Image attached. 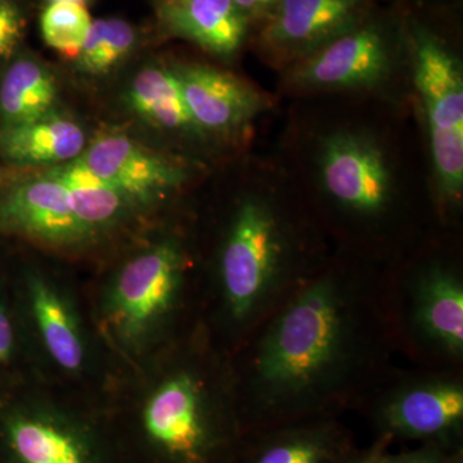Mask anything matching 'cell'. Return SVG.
Returning <instances> with one entry per match:
<instances>
[{
    "mask_svg": "<svg viewBox=\"0 0 463 463\" xmlns=\"http://www.w3.org/2000/svg\"><path fill=\"white\" fill-rule=\"evenodd\" d=\"M9 273L36 379L105 397L116 367L91 317L84 282L33 257Z\"/></svg>",
    "mask_w": 463,
    "mask_h": 463,
    "instance_id": "cell-5",
    "label": "cell"
},
{
    "mask_svg": "<svg viewBox=\"0 0 463 463\" xmlns=\"http://www.w3.org/2000/svg\"><path fill=\"white\" fill-rule=\"evenodd\" d=\"M279 201L249 194L231 207L213 251L200 254L203 323L233 354L331 258Z\"/></svg>",
    "mask_w": 463,
    "mask_h": 463,
    "instance_id": "cell-3",
    "label": "cell"
},
{
    "mask_svg": "<svg viewBox=\"0 0 463 463\" xmlns=\"http://www.w3.org/2000/svg\"><path fill=\"white\" fill-rule=\"evenodd\" d=\"M130 108L149 124L185 134H203L190 114L175 71L147 67L134 78L128 91Z\"/></svg>",
    "mask_w": 463,
    "mask_h": 463,
    "instance_id": "cell-19",
    "label": "cell"
},
{
    "mask_svg": "<svg viewBox=\"0 0 463 463\" xmlns=\"http://www.w3.org/2000/svg\"><path fill=\"white\" fill-rule=\"evenodd\" d=\"M0 463H141L105 397L39 379L0 383Z\"/></svg>",
    "mask_w": 463,
    "mask_h": 463,
    "instance_id": "cell-6",
    "label": "cell"
},
{
    "mask_svg": "<svg viewBox=\"0 0 463 463\" xmlns=\"http://www.w3.org/2000/svg\"><path fill=\"white\" fill-rule=\"evenodd\" d=\"M52 2H72V3H84L85 0H52Z\"/></svg>",
    "mask_w": 463,
    "mask_h": 463,
    "instance_id": "cell-28",
    "label": "cell"
},
{
    "mask_svg": "<svg viewBox=\"0 0 463 463\" xmlns=\"http://www.w3.org/2000/svg\"><path fill=\"white\" fill-rule=\"evenodd\" d=\"M392 443L394 440L392 438L380 435L374 438L370 447L364 449L358 448L345 463H385Z\"/></svg>",
    "mask_w": 463,
    "mask_h": 463,
    "instance_id": "cell-26",
    "label": "cell"
},
{
    "mask_svg": "<svg viewBox=\"0 0 463 463\" xmlns=\"http://www.w3.org/2000/svg\"><path fill=\"white\" fill-rule=\"evenodd\" d=\"M397 355L388 269L331 258L231 354L243 432L358 412Z\"/></svg>",
    "mask_w": 463,
    "mask_h": 463,
    "instance_id": "cell-1",
    "label": "cell"
},
{
    "mask_svg": "<svg viewBox=\"0 0 463 463\" xmlns=\"http://www.w3.org/2000/svg\"><path fill=\"white\" fill-rule=\"evenodd\" d=\"M141 463H237L245 443L231 354L203 323L116 373L105 395Z\"/></svg>",
    "mask_w": 463,
    "mask_h": 463,
    "instance_id": "cell-2",
    "label": "cell"
},
{
    "mask_svg": "<svg viewBox=\"0 0 463 463\" xmlns=\"http://www.w3.org/2000/svg\"><path fill=\"white\" fill-rule=\"evenodd\" d=\"M356 449L353 431L331 417L245 435L237 463H345Z\"/></svg>",
    "mask_w": 463,
    "mask_h": 463,
    "instance_id": "cell-14",
    "label": "cell"
},
{
    "mask_svg": "<svg viewBox=\"0 0 463 463\" xmlns=\"http://www.w3.org/2000/svg\"><path fill=\"white\" fill-rule=\"evenodd\" d=\"M44 175L66 188L79 221L105 249L149 216L127 194L91 172L79 157L52 166Z\"/></svg>",
    "mask_w": 463,
    "mask_h": 463,
    "instance_id": "cell-16",
    "label": "cell"
},
{
    "mask_svg": "<svg viewBox=\"0 0 463 463\" xmlns=\"http://www.w3.org/2000/svg\"><path fill=\"white\" fill-rule=\"evenodd\" d=\"M79 158L149 216L185 181L181 166L123 134L99 137Z\"/></svg>",
    "mask_w": 463,
    "mask_h": 463,
    "instance_id": "cell-11",
    "label": "cell"
},
{
    "mask_svg": "<svg viewBox=\"0 0 463 463\" xmlns=\"http://www.w3.org/2000/svg\"><path fill=\"white\" fill-rule=\"evenodd\" d=\"M83 129L54 111L30 123L0 127V156L16 166L60 165L80 156Z\"/></svg>",
    "mask_w": 463,
    "mask_h": 463,
    "instance_id": "cell-18",
    "label": "cell"
},
{
    "mask_svg": "<svg viewBox=\"0 0 463 463\" xmlns=\"http://www.w3.org/2000/svg\"><path fill=\"white\" fill-rule=\"evenodd\" d=\"M385 463H463V447L422 443L414 449L390 452Z\"/></svg>",
    "mask_w": 463,
    "mask_h": 463,
    "instance_id": "cell-24",
    "label": "cell"
},
{
    "mask_svg": "<svg viewBox=\"0 0 463 463\" xmlns=\"http://www.w3.org/2000/svg\"><path fill=\"white\" fill-rule=\"evenodd\" d=\"M392 66V42L376 23H364L303 58L292 81L310 88H368Z\"/></svg>",
    "mask_w": 463,
    "mask_h": 463,
    "instance_id": "cell-12",
    "label": "cell"
},
{
    "mask_svg": "<svg viewBox=\"0 0 463 463\" xmlns=\"http://www.w3.org/2000/svg\"><path fill=\"white\" fill-rule=\"evenodd\" d=\"M97 268L85 294L116 373L203 323L200 251L184 232H157Z\"/></svg>",
    "mask_w": 463,
    "mask_h": 463,
    "instance_id": "cell-4",
    "label": "cell"
},
{
    "mask_svg": "<svg viewBox=\"0 0 463 463\" xmlns=\"http://www.w3.org/2000/svg\"><path fill=\"white\" fill-rule=\"evenodd\" d=\"M390 316L399 355L413 365L463 368V269L426 251L388 269Z\"/></svg>",
    "mask_w": 463,
    "mask_h": 463,
    "instance_id": "cell-7",
    "label": "cell"
},
{
    "mask_svg": "<svg viewBox=\"0 0 463 463\" xmlns=\"http://www.w3.org/2000/svg\"><path fill=\"white\" fill-rule=\"evenodd\" d=\"M368 0H277L261 33L265 50L306 58L365 21Z\"/></svg>",
    "mask_w": 463,
    "mask_h": 463,
    "instance_id": "cell-13",
    "label": "cell"
},
{
    "mask_svg": "<svg viewBox=\"0 0 463 463\" xmlns=\"http://www.w3.org/2000/svg\"><path fill=\"white\" fill-rule=\"evenodd\" d=\"M57 96L51 72L36 61L21 58L9 67L0 84L2 127L30 123L50 114Z\"/></svg>",
    "mask_w": 463,
    "mask_h": 463,
    "instance_id": "cell-20",
    "label": "cell"
},
{
    "mask_svg": "<svg viewBox=\"0 0 463 463\" xmlns=\"http://www.w3.org/2000/svg\"><path fill=\"white\" fill-rule=\"evenodd\" d=\"M91 24L84 3L53 2L42 14L43 38L62 56L78 58Z\"/></svg>",
    "mask_w": 463,
    "mask_h": 463,
    "instance_id": "cell-23",
    "label": "cell"
},
{
    "mask_svg": "<svg viewBox=\"0 0 463 463\" xmlns=\"http://www.w3.org/2000/svg\"><path fill=\"white\" fill-rule=\"evenodd\" d=\"M175 72L192 118L203 133L239 132L264 108L263 97L230 72L205 65L183 66Z\"/></svg>",
    "mask_w": 463,
    "mask_h": 463,
    "instance_id": "cell-15",
    "label": "cell"
},
{
    "mask_svg": "<svg viewBox=\"0 0 463 463\" xmlns=\"http://www.w3.org/2000/svg\"><path fill=\"white\" fill-rule=\"evenodd\" d=\"M136 42V32L125 21L118 18L97 20L91 24L81 47L79 66L88 74H108L127 58Z\"/></svg>",
    "mask_w": 463,
    "mask_h": 463,
    "instance_id": "cell-21",
    "label": "cell"
},
{
    "mask_svg": "<svg viewBox=\"0 0 463 463\" xmlns=\"http://www.w3.org/2000/svg\"><path fill=\"white\" fill-rule=\"evenodd\" d=\"M414 84L428 118L432 163L443 209H458L463 192V76L446 44L414 32Z\"/></svg>",
    "mask_w": 463,
    "mask_h": 463,
    "instance_id": "cell-9",
    "label": "cell"
},
{
    "mask_svg": "<svg viewBox=\"0 0 463 463\" xmlns=\"http://www.w3.org/2000/svg\"><path fill=\"white\" fill-rule=\"evenodd\" d=\"M36 379L18 322L9 269H0V383Z\"/></svg>",
    "mask_w": 463,
    "mask_h": 463,
    "instance_id": "cell-22",
    "label": "cell"
},
{
    "mask_svg": "<svg viewBox=\"0 0 463 463\" xmlns=\"http://www.w3.org/2000/svg\"><path fill=\"white\" fill-rule=\"evenodd\" d=\"M0 234L65 261L105 249L79 221L66 188L45 175L14 183L0 194Z\"/></svg>",
    "mask_w": 463,
    "mask_h": 463,
    "instance_id": "cell-10",
    "label": "cell"
},
{
    "mask_svg": "<svg viewBox=\"0 0 463 463\" xmlns=\"http://www.w3.org/2000/svg\"><path fill=\"white\" fill-rule=\"evenodd\" d=\"M232 2L249 18L273 11L277 0H232Z\"/></svg>",
    "mask_w": 463,
    "mask_h": 463,
    "instance_id": "cell-27",
    "label": "cell"
},
{
    "mask_svg": "<svg viewBox=\"0 0 463 463\" xmlns=\"http://www.w3.org/2000/svg\"><path fill=\"white\" fill-rule=\"evenodd\" d=\"M158 16L174 35L230 57L245 41L249 18L232 0H160Z\"/></svg>",
    "mask_w": 463,
    "mask_h": 463,
    "instance_id": "cell-17",
    "label": "cell"
},
{
    "mask_svg": "<svg viewBox=\"0 0 463 463\" xmlns=\"http://www.w3.org/2000/svg\"><path fill=\"white\" fill-rule=\"evenodd\" d=\"M23 30V20L16 9L5 5L0 7V60L7 57L17 44Z\"/></svg>",
    "mask_w": 463,
    "mask_h": 463,
    "instance_id": "cell-25",
    "label": "cell"
},
{
    "mask_svg": "<svg viewBox=\"0 0 463 463\" xmlns=\"http://www.w3.org/2000/svg\"><path fill=\"white\" fill-rule=\"evenodd\" d=\"M0 182H2V175H0Z\"/></svg>",
    "mask_w": 463,
    "mask_h": 463,
    "instance_id": "cell-30",
    "label": "cell"
},
{
    "mask_svg": "<svg viewBox=\"0 0 463 463\" xmlns=\"http://www.w3.org/2000/svg\"><path fill=\"white\" fill-rule=\"evenodd\" d=\"M358 413L394 443L463 447V368L397 367Z\"/></svg>",
    "mask_w": 463,
    "mask_h": 463,
    "instance_id": "cell-8",
    "label": "cell"
},
{
    "mask_svg": "<svg viewBox=\"0 0 463 463\" xmlns=\"http://www.w3.org/2000/svg\"><path fill=\"white\" fill-rule=\"evenodd\" d=\"M3 5H5V2H3V0H0V7H2Z\"/></svg>",
    "mask_w": 463,
    "mask_h": 463,
    "instance_id": "cell-29",
    "label": "cell"
}]
</instances>
